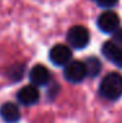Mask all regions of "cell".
I'll return each instance as SVG.
<instances>
[{
  "label": "cell",
  "mask_w": 122,
  "mask_h": 123,
  "mask_svg": "<svg viewBox=\"0 0 122 123\" xmlns=\"http://www.w3.org/2000/svg\"><path fill=\"white\" fill-rule=\"evenodd\" d=\"M100 94L109 101H116L122 96V75L110 72L100 84Z\"/></svg>",
  "instance_id": "6da1fadb"
},
{
  "label": "cell",
  "mask_w": 122,
  "mask_h": 123,
  "mask_svg": "<svg viewBox=\"0 0 122 123\" xmlns=\"http://www.w3.org/2000/svg\"><path fill=\"white\" fill-rule=\"evenodd\" d=\"M64 79L72 84H77L80 81L84 80V77L87 76L85 66L84 62L80 60H71L64 66V71H63Z\"/></svg>",
  "instance_id": "7a4b0ae2"
},
{
  "label": "cell",
  "mask_w": 122,
  "mask_h": 123,
  "mask_svg": "<svg viewBox=\"0 0 122 123\" xmlns=\"http://www.w3.org/2000/svg\"><path fill=\"white\" fill-rule=\"evenodd\" d=\"M89 31L87 30L84 26H74L68 30L67 33V41L71 45V47L74 49H84L87 45L89 43Z\"/></svg>",
  "instance_id": "3957f363"
},
{
  "label": "cell",
  "mask_w": 122,
  "mask_h": 123,
  "mask_svg": "<svg viewBox=\"0 0 122 123\" xmlns=\"http://www.w3.org/2000/svg\"><path fill=\"white\" fill-rule=\"evenodd\" d=\"M97 26L103 33H114L120 28V17L113 11H105L98 16Z\"/></svg>",
  "instance_id": "277c9868"
},
{
  "label": "cell",
  "mask_w": 122,
  "mask_h": 123,
  "mask_svg": "<svg viewBox=\"0 0 122 123\" xmlns=\"http://www.w3.org/2000/svg\"><path fill=\"white\" fill-rule=\"evenodd\" d=\"M49 58H50V60L53 62L55 66L63 67L68 62H71L72 52L64 45H55L54 47H51L50 52H49Z\"/></svg>",
  "instance_id": "5b68a950"
},
{
  "label": "cell",
  "mask_w": 122,
  "mask_h": 123,
  "mask_svg": "<svg viewBox=\"0 0 122 123\" xmlns=\"http://www.w3.org/2000/svg\"><path fill=\"white\" fill-rule=\"evenodd\" d=\"M101 51L108 60L122 68V46L114 43L113 41H109V42H105V45H103Z\"/></svg>",
  "instance_id": "8992f818"
},
{
  "label": "cell",
  "mask_w": 122,
  "mask_h": 123,
  "mask_svg": "<svg viewBox=\"0 0 122 123\" xmlns=\"http://www.w3.org/2000/svg\"><path fill=\"white\" fill-rule=\"evenodd\" d=\"M29 79H30L32 84L34 86H43L47 85L50 83V72L42 64H37L32 68L30 74H29Z\"/></svg>",
  "instance_id": "52a82bcc"
},
{
  "label": "cell",
  "mask_w": 122,
  "mask_h": 123,
  "mask_svg": "<svg viewBox=\"0 0 122 123\" xmlns=\"http://www.w3.org/2000/svg\"><path fill=\"white\" fill-rule=\"evenodd\" d=\"M17 99H19V102L21 105L30 106V105H34L39 99V92L33 84L32 85H25L19 90Z\"/></svg>",
  "instance_id": "ba28073f"
},
{
  "label": "cell",
  "mask_w": 122,
  "mask_h": 123,
  "mask_svg": "<svg viewBox=\"0 0 122 123\" xmlns=\"http://www.w3.org/2000/svg\"><path fill=\"white\" fill-rule=\"evenodd\" d=\"M0 117L5 123H17L21 118V114H20L17 105L12 102H5L0 107Z\"/></svg>",
  "instance_id": "9c48e42d"
},
{
  "label": "cell",
  "mask_w": 122,
  "mask_h": 123,
  "mask_svg": "<svg viewBox=\"0 0 122 123\" xmlns=\"http://www.w3.org/2000/svg\"><path fill=\"white\" fill-rule=\"evenodd\" d=\"M84 66H85L87 76H89V77H96L101 71V63H100V60L95 56L87 58L85 62H84Z\"/></svg>",
  "instance_id": "30bf717a"
},
{
  "label": "cell",
  "mask_w": 122,
  "mask_h": 123,
  "mask_svg": "<svg viewBox=\"0 0 122 123\" xmlns=\"http://www.w3.org/2000/svg\"><path fill=\"white\" fill-rule=\"evenodd\" d=\"M24 75V66L22 64H14V66H11L7 71V76L11 79V80L16 81L20 80Z\"/></svg>",
  "instance_id": "8fae6325"
},
{
  "label": "cell",
  "mask_w": 122,
  "mask_h": 123,
  "mask_svg": "<svg viewBox=\"0 0 122 123\" xmlns=\"http://www.w3.org/2000/svg\"><path fill=\"white\" fill-rule=\"evenodd\" d=\"M96 1H97V4L100 5V7L108 9V8L114 7V5L118 3V0H96Z\"/></svg>",
  "instance_id": "7c38bea8"
},
{
  "label": "cell",
  "mask_w": 122,
  "mask_h": 123,
  "mask_svg": "<svg viewBox=\"0 0 122 123\" xmlns=\"http://www.w3.org/2000/svg\"><path fill=\"white\" fill-rule=\"evenodd\" d=\"M113 42L122 46V29H117V30L113 33Z\"/></svg>",
  "instance_id": "4fadbf2b"
}]
</instances>
